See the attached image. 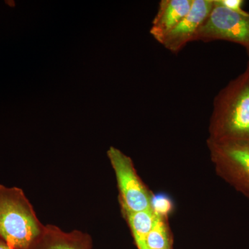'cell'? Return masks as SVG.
<instances>
[{
    "instance_id": "5",
    "label": "cell",
    "mask_w": 249,
    "mask_h": 249,
    "mask_svg": "<svg viewBox=\"0 0 249 249\" xmlns=\"http://www.w3.org/2000/svg\"><path fill=\"white\" fill-rule=\"evenodd\" d=\"M213 7L196 36L204 42L225 40L243 46L249 51V13H238L220 6Z\"/></svg>"
},
{
    "instance_id": "3",
    "label": "cell",
    "mask_w": 249,
    "mask_h": 249,
    "mask_svg": "<svg viewBox=\"0 0 249 249\" xmlns=\"http://www.w3.org/2000/svg\"><path fill=\"white\" fill-rule=\"evenodd\" d=\"M207 145L217 175L249 198V143L208 139Z\"/></svg>"
},
{
    "instance_id": "13",
    "label": "cell",
    "mask_w": 249,
    "mask_h": 249,
    "mask_svg": "<svg viewBox=\"0 0 249 249\" xmlns=\"http://www.w3.org/2000/svg\"><path fill=\"white\" fill-rule=\"evenodd\" d=\"M0 249H13L12 247H10L9 245H8L6 242H4V241L1 240L0 239Z\"/></svg>"
},
{
    "instance_id": "4",
    "label": "cell",
    "mask_w": 249,
    "mask_h": 249,
    "mask_svg": "<svg viewBox=\"0 0 249 249\" xmlns=\"http://www.w3.org/2000/svg\"><path fill=\"white\" fill-rule=\"evenodd\" d=\"M107 156L115 173L121 210L137 212L152 209L153 195L139 178L132 159L114 147H109Z\"/></svg>"
},
{
    "instance_id": "10",
    "label": "cell",
    "mask_w": 249,
    "mask_h": 249,
    "mask_svg": "<svg viewBox=\"0 0 249 249\" xmlns=\"http://www.w3.org/2000/svg\"><path fill=\"white\" fill-rule=\"evenodd\" d=\"M173 243L166 217L157 214L155 224L145 239V249H173Z\"/></svg>"
},
{
    "instance_id": "12",
    "label": "cell",
    "mask_w": 249,
    "mask_h": 249,
    "mask_svg": "<svg viewBox=\"0 0 249 249\" xmlns=\"http://www.w3.org/2000/svg\"><path fill=\"white\" fill-rule=\"evenodd\" d=\"M214 1L220 6L231 10L232 11L238 13L246 12V11L242 8L244 2H245L243 0H214Z\"/></svg>"
},
{
    "instance_id": "2",
    "label": "cell",
    "mask_w": 249,
    "mask_h": 249,
    "mask_svg": "<svg viewBox=\"0 0 249 249\" xmlns=\"http://www.w3.org/2000/svg\"><path fill=\"white\" fill-rule=\"evenodd\" d=\"M32 204L18 187L0 183V239L14 249H31L45 231Z\"/></svg>"
},
{
    "instance_id": "8",
    "label": "cell",
    "mask_w": 249,
    "mask_h": 249,
    "mask_svg": "<svg viewBox=\"0 0 249 249\" xmlns=\"http://www.w3.org/2000/svg\"><path fill=\"white\" fill-rule=\"evenodd\" d=\"M92 239L80 231L65 232L55 226L46 225L45 231L31 249H91Z\"/></svg>"
},
{
    "instance_id": "14",
    "label": "cell",
    "mask_w": 249,
    "mask_h": 249,
    "mask_svg": "<svg viewBox=\"0 0 249 249\" xmlns=\"http://www.w3.org/2000/svg\"><path fill=\"white\" fill-rule=\"evenodd\" d=\"M248 52L249 57V51H248V52Z\"/></svg>"
},
{
    "instance_id": "1",
    "label": "cell",
    "mask_w": 249,
    "mask_h": 249,
    "mask_svg": "<svg viewBox=\"0 0 249 249\" xmlns=\"http://www.w3.org/2000/svg\"><path fill=\"white\" fill-rule=\"evenodd\" d=\"M209 137L217 142L249 143V64L215 96Z\"/></svg>"
},
{
    "instance_id": "9",
    "label": "cell",
    "mask_w": 249,
    "mask_h": 249,
    "mask_svg": "<svg viewBox=\"0 0 249 249\" xmlns=\"http://www.w3.org/2000/svg\"><path fill=\"white\" fill-rule=\"evenodd\" d=\"M121 211L130 228L137 248L145 249V239L155 224L157 214L152 209L137 212Z\"/></svg>"
},
{
    "instance_id": "6",
    "label": "cell",
    "mask_w": 249,
    "mask_h": 249,
    "mask_svg": "<svg viewBox=\"0 0 249 249\" xmlns=\"http://www.w3.org/2000/svg\"><path fill=\"white\" fill-rule=\"evenodd\" d=\"M213 4V0H193L189 12L165 36L161 45L172 53H178L187 44L196 41Z\"/></svg>"
},
{
    "instance_id": "11",
    "label": "cell",
    "mask_w": 249,
    "mask_h": 249,
    "mask_svg": "<svg viewBox=\"0 0 249 249\" xmlns=\"http://www.w3.org/2000/svg\"><path fill=\"white\" fill-rule=\"evenodd\" d=\"M152 207L154 211L160 216L166 217L172 210V203L165 196H154L152 198Z\"/></svg>"
},
{
    "instance_id": "7",
    "label": "cell",
    "mask_w": 249,
    "mask_h": 249,
    "mask_svg": "<svg viewBox=\"0 0 249 249\" xmlns=\"http://www.w3.org/2000/svg\"><path fill=\"white\" fill-rule=\"evenodd\" d=\"M193 0H161L159 4L150 34L162 43L165 36L173 29L191 9Z\"/></svg>"
}]
</instances>
